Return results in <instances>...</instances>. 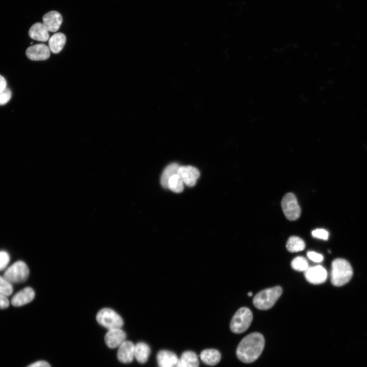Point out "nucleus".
<instances>
[{"mask_svg":"<svg viewBox=\"0 0 367 367\" xmlns=\"http://www.w3.org/2000/svg\"><path fill=\"white\" fill-rule=\"evenodd\" d=\"M248 295L249 296H251L252 295V293L251 292H249V293H248Z\"/></svg>","mask_w":367,"mask_h":367,"instance_id":"34","label":"nucleus"},{"mask_svg":"<svg viewBox=\"0 0 367 367\" xmlns=\"http://www.w3.org/2000/svg\"><path fill=\"white\" fill-rule=\"evenodd\" d=\"M10 261L9 254L5 251H0V271L4 270Z\"/></svg>","mask_w":367,"mask_h":367,"instance_id":"28","label":"nucleus"},{"mask_svg":"<svg viewBox=\"0 0 367 367\" xmlns=\"http://www.w3.org/2000/svg\"><path fill=\"white\" fill-rule=\"evenodd\" d=\"M135 345L130 341L125 340L118 348L117 358L123 363L131 362L135 357Z\"/></svg>","mask_w":367,"mask_h":367,"instance_id":"13","label":"nucleus"},{"mask_svg":"<svg viewBox=\"0 0 367 367\" xmlns=\"http://www.w3.org/2000/svg\"><path fill=\"white\" fill-rule=\"evenodd\" d=\"M304 275L306 279L314 284L324 282L327 277V271L323 266L320 265L308 267L304 271Z\"/></svg>","mask_w":367,"mask_h":367,"instance_id":"8","label":"nucleus"},{"mask_svg":"<svg viewBox=\"0 0 367 367\" xmlns=\"http://www.w3.org/2000/svg\"><path fill=\"white\" fill-rule=\"evenodd\" d=\"M200 358L204 363L209 365H215L220 361L221 354L217 350L207 349L201 352Z\"/></svg>","mask_w":367,"mask_h":367,"instance_id":"18","label":"nucleus"},{"mask_svg":"<svg viewBox=\"0 0 367 367\" xmlns=\"http://www.w3.org/2000/svg\"><path fill=\"white\" fill-rule=\"evenodd\" d=\"M29 35L32 39L41 42H46L49 38L48 31L41 22L35 23L31 26Z\"/></svg>","mask_w":367,"mask_h":367,"instance_id":"15","label":"nucleus"},{"mask_svg":"<svg viewBox=\"0 0 367 367\" xmlns=\"http://www.w3.org/2000/svg\"><path fill=\"white\" fill-rule=\"evenodd\" d=\"M96 319L102 326L108 330L121 328L123 321L121 317L113 309L103 308L97 313Z\"/></svg>","mask_w":367,"mask_h":367,"instance_id":"5","label":"nucleus"},{"mask_svg":"<svg viewBox=\"0 0 367 367\" xmlns=\"http://www.w3.org/2000/svg\"><path fill=\"white\" fill-rule=\"evenodd\" d=\"M126 333L121 328H115L108 330L104 341L109 348L113 349L119 347L126 340Z\"/></svg>","mask_w":367,"mask_h":367,"instance_id":"10","label":"nucleus"},{"mask_svg":"<svg viewBox=\"0 0 367 367\" xmlns=\"http://www.w3.org/2000/svg\"><path fill=\"white\" fill-rule=\"evenodd\" d=\"M156 359L159 367H172L179 359L174 352L163 350L158 352Z\"/></svg>","mask_w":367,"mask_h":367,"instance_id":"16","label":"nucleus"},{"mask_svg":"<svg viewBox=\"0 0 367 367\" xmlns=\"http://www.w3.org/2000/svg\"><path fill=\"white\" fill-rule=\"evenodd\" d=\"M286 247L290 252H297L303 250L305 247V244L300 238L291 236L287 240Z\"/></svg>","mask_w":367,"mask_h":367,"instance_id":"21","label":"nucleus"},{"mask_svg":"<svg viewBox=\"0 0 367 367\" xmlns=\"http://www.w3.org/2000/svg\"><path fill=\"white\" fill-rule=\"evenodd\" d=\"M179 167L178 164L172 163L166 167L161 178V183L164 188H168L169 180L172 176L177 174Z\"/></svg>","mask_w":367,"mask_h":367,"instance_id":"20","label":"nucleus"},{"mask_svg":"<svg viewBox=\"0 0 367 367\" xmlns=\"http://www.w3.org/2000/svg\"><path fill=\"white\" fill-rule=\"evenodd\" d=\"M13 292V286L11 283L4 277L0 276V293L6 296L11 295Z\"/></svg>","mask_w":367,"mask_h":367,"instance_id":"25","label":"nucleus"},{"mask_svg":"<svg viewBox=\"0 0 367 367\" xmlns=\"http://www.w3.org/2000/svg\"><path fill=\"white\" fill-rule=\"evenodd\" d=\"M27 367H51L49 363L44 360H39L30 364Z\"/></svg>","mask_w":367,"mask_h":367,"instance_id":"31","label":"nucleus"},{"mask_svg":"<svg viewBox=\"0 0 367 367\" xmlns=\"http://www.w3.org/2000/svg\"><path fill=\"white\" fill-rule=\"evenodd\" d=\"M253 319L251 311L247 307L239 308L232 317L230 328L234 333L245 332L250 326Z\"/></svg>","mask_w":367,"mask_h":367,"instance_id":"4","label":"nucleus"},{"mask_svg":"<svg viewBox=\"0 0 367 367\" xmlns=\"http://www.w3.org/2000/svg\"><path fill=\"white\" fill-rule=\"evenodd\" d=\"M265 338L260 333H251L244 337L239 343L236 354L240 360L244 363L255 361L262 353Z\"/></svg>","mask_w":367,"mask_h":367,"instance_id":"1","label":"nucleus"},{"mask_svg":"<svg viewBox=\"0 0 367 367\" xmlns=\"http://www.w3.org/2000/svg\"><path fill=\"white\" fill-rule=\"evenodd\" d=\"M172 367H185L184 365L182 364V363L180 362V360L178 359L177 362L175 365H174Z\"/></svg>","mask_w":367,"mask_h":367,"instance_id":"33","label":"nucleus"},{"mask_svg":"<svg viewBox=\"0 0 367 367\" xmlns=\"http://www.w3.org/2000/svg\"><path fill=\"white\" fill-rule=\"evenodd\" d=\"M42 21V23L48 32H56L60 28L63 18L59 12L51 11L43 15Z\"/></svg>","mask_w":367,"mask_h":367,"instance_id":"12","label":"nucleus"},{"mask_svg":"<svg viewBox=\"0 0 367 367\" xmlns=\"http://www.w3.org/2000/svg\"><path fill=\"white\" fill-rule=\"evenodd\" d=\"M353 275L350 263L343 258H337L332 263L331 281L334 286H340L348 283Z\"/></svg>","mask_w":367,"mask_h":367,"instance_id":"2","label":"nucleus"},{"mask_svg":"<svg viewBox=\"0 0 367 367\" xmlns=\"http://www.w3.org/2000/svg\"><path fill=\"white\" fill-rule=\"evenodd\" d=\"M7 87V82L5 78L0 75V92H2Z\"/></svg>","mask_w":367,"mask_h":367,"instance_id":"32","label":"nucleus"},{"mask_svg":"<svg viewBox=\"0 0 367 367\" xmlns=\"http://www.w3.org/2000/svg\"><path fill=\"white\" fill-rule=\"evenodd\" d=\"M150 353L149 346L144 342H139L135 345V357L140 363H145Z\"/></svg>","mask_w":367,"mask_h":367,"instance_id":"19","label":"nucleus"},{"mask_svg":"<svg viewBox=\"0 0 367 367\" xmlns=\"http://www.w3.org/2000/svg\"><path fill=\"white\" fill-rule=\"evenodd\" d=\"M29 275V270L26 264L21 260L14 263L5 272L4 277L10 283L24 282Z\"/></svg>","mask_w":367,"mask_h":367,"instance_id":"6","label":"nucleus"},{"mask_svg":"<svg viewBox=\"0 0 367 367\" xmlns=\"http://www.w3.org/2000/svg\"><path fill=\"white\" fill-rule=\"evenodd\" d=\"M184 181L178 174L172 176L168 181V187L173 192L179 193L184 190Z\"/></svg>","mask_w":367,"mask_h":367,"instance_id":"23","label":"nucleus"},{"mask_svg":"<svg viewBox=\"0 0 367 367\" xmlns=\"http://www.w3.org/2000/svg\"><path fill=\"white\" fill-rule=\"evenodd\" d=\"M312 235L316 238L327 240L329 237L328 232L324 229L318 228L311 232Z\"/></svg>","mask_w":367,"mask_h":367,"instance_id":"26","label":"nucleus"},{"mask_svg":"<svg viewBox=\"0 0 367 367\" xmlns=\"http://www.w3.org/2000/svg\"><path fill=\"white\" fill-rule=\"evenodd\" d=\"M185 367H199V361L197 355L193 351L184 352L179 359Z\"/></svg>","mask_w":367,"mask_h":367,"instance_id":"22","label":"nucleus"},{"mask_svg":"<svg viewBox=\"0 0 367 367\" xmlns=\"http://www.w3.org/2000/svg\"><path fill=\"white\" fill-rule=\"evenodd\" d=\"M65 35L62 33H55L48 39V47L50 50L54 53H60L66 43Z\"/></svg>","mask_w":367,"mask_h":367,"instance_id":"17","label":"nucleus"},{"mask_svg":"<svg viewBox=\"0 0 367 367\" xmlns=\"http://www.w3.org/2000/svg\"><path fill=\"white\" fill-rule=\"evenodd\" d=\"M307 255L309 259L316 263H320L323 260V256L314 251H308Z\"/></svg>","mask_w":367,"mask_h":367,"instance_id":"29","label":"nucleus"},{"mask_svg":"<svg viewBox=\"0 0 367 367\" xmlns=\"http://www.w3.org/2000/svg\"><path fill=\"white\" fill-rule=\"evenodd\" d=\"M27 57L33 61H42L49 58L50 50L44 44H37L28 47L25 51Z\"/></svg>","mask_w":367,"mask_h":367,"instance_id":"9","label":"nucleus"},{"mask_svg":"<svg viewBox=\"0 0 367 367\" xmlns=\"http://www.w3.org/2000/svg\"><path fill=\"white\" fill-rule=\"evenodd\" d=\"M292 268L298 271H305L308 268L306 259L303 256H297L291 262Z\"/></svg>","mask_w":367,"mask_h":367,"instance_id":"24","label":"nucleus"},{"mask_svg":"<svg viewBox=\"0 0 367 367\" xmlns=\"http://www.w3.org/2000/svg\"><path fill=\"white\" fill-rule=\"evenodd\" d=\"M9 306V301L4 295L0 293V309H6Z\"/></svg>","mask_w":367,"mask_h":367,"instance_id":"30","label":"nucleus"},{"mask_svg":"<svg viewBox=\"0 0 367 367\" xmlns=\"http://www.w3.org/2000/svg\"><path fill=\"white\" fill-rule=\"evenodd\" d=\"M35 292L30 287H26L19 291L11 299L14 306H21L31 302L35 297Z\"/></svg>","mask_w":367,"mask_h":367,"instance_id":"14","label":"nucleus"},{"mask_svg":"<svg viewBox=\"0 0 367 367\" xmlns=\"http://www.w3.org/2000/svg\"><path fill=\"white\" fill-rule=\"evenodd\" d=\"M282 292L279 286L264 290L254 297L253 303L255 307L260 310L271 308L279 299Z\"/></svg>","mask_w":367,"mask_h":367,"instance_id":"3","label":"nucleus"},{"mask_svg":"<svg viewBox=\"0 0 367 367\" xmlns=\"http://www.w3.org/2000/svg\"><path fill=\"white\" fill-rule=\"evenodd\" d=\"M177 174L182 178L184 184L190 187L195 186L200 176L199 170L192 166H180Z\"/></svg>","mask_w":367,"mask_h":367,"instance_id":"11","label":"nucleus"},{"mask_svg":"<svg viewBox=\"0 0 367 367\" xmlns=\"http://www.w3.org/2000/svg\"><path fill=\"white\" fill-rule=\"evenodd\" d=\"M281 207L285 217L293 221L298 219L301 215V208L295 195L292 193L286 194L283 197Z\"/></svg>","mask_w":367,"mask_h":367,"instance_id":"7","label":"nucleus"},{"mask_svg":"<svg viewBox=\"0 0 367 367\" xmlns=\"http://www.w3.org/2000/svg\"><path fill=\"white\" fill-rule=\"evenodd\" d=\"M12 93L8 87H6L2 92H0V105L6 104L11 99Z\"/></svg>","mask_w":367,"mask_h":367,"instance_id":"27","label":"nucleus"}]
</instances>
